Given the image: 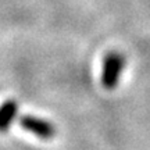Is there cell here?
I'll list each match as a JSON object with an SVG mask.
<instances>
[{
  "mask_svg": "<svg viewBox=\"0 0 150 150\" xmlns=\"http://www.w3.org/2000/svg\"><path fill=\"white\" fill-rule=\"evenodd\" d=\"M124 67H125V57L117 52H111L104 57L102 71V85L106 89H114L118 85Z\"/></svg>",
  "mask_w": 150,
  "mask_h": 150,
  "instance_id": "1",
  "label": "cell"
},
{
  "mask_svg": "<svg viewBox=\"0 0 150 150\" xmlns=\"http://www.w3.org/2000/svg\"><path fill=\"white\" fill-rule=\"evenodd\" d=\"M20 125H21L22 129L31 132V134H33L35 136L43 140L52 139L56 135V128H54L53 124L46 121V120L35 117V115H29V114L22 115L21 120H20Z\"/></svg>",
  "mask_w": 150,
  "mask_h": 150,
  "instance_id": "2",
  "label": "cell"
},
{
  "mask_svg": "<svg viewBox=\"0 0 150 150\" xmlns=\"http://www.w3.org/2000/svg\"><path fill=\"white\" fill-rule=\"evenodd\" d=\"M18 112V103L14 99L6 100L0 106V132H7Z\"/></svg>",
  "mask_w": 150,
  "mask_h": 150,
  "instance_id": "3",
  "label": "cell"
}]
</instances>
